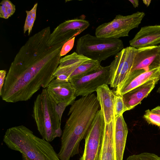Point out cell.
<instances>
[{"instance_id":"6da1fadb","label":"cell","mask_w":160,"mask_h":160,"mask_svg":"<svg viewBox=\"0 0 160 160\" xmlns=\"http://www.w3.org/2000/svg\"><path fill=\"white\" fill-rule=\"evenodd\" d=\"M49 27L29 38L11 63L0 96L8 103L28 101L55 78L64 42L49 45Z\"/></svg>"},{"instance_id":"7a4b0ae2","label":"cell","mask_w":160,"mask_h":160,"mask_svg":"<svg viewBox=\"0 0 160 160\" xmlns=\"http://www.w3.org/2000/svg\"><path fill=\"white\" fill-rule=\"evenodd\" d=\"M99 106L94 93L82 97L71 104L58 153L60 160H70L79 153L80 142L85 139Z\"/></svg>"},{"instance_id":"3957f363","label":"cell","mask_w":160,"mask_h":160,"mask_svg":"<svg viewBox=\"0 0 160 160\" xmlns=\"http://www.w3.org/2000/svg\"><path fill=\"white\" fill-rule=\"evenodd\" d=\"M3 140L9 148L19 152L23 160H60L50 142L24 125L7 129Z\"/></svg>"},{"instance_id":"277c9868","label":"cell","mask_w":160,"mask_h":160,"mask_svg":"<svg viewBox=\"0 0 160 160\" xmlns=\"http://www.w3.org/2000/svg\"><path fill=\"white\" fill-rule=\"evenodd\" d=\"M57 105L46 88L43 89L34 102L32 116L42 138L49 142L61 137L62 133Z\"/></svg>"},{"instance_id":"5b68a950","label":"cell","mask_w":160,"mask_h":160,"mask_svg":"<svg viewBox=\"0 0 160 160\" xmlns=\"http://www.w3.org/2000/svg\"><path fill=\"white\" fill-rule=\"evenodd\" d=\"M123 48V42L119 39L100 38L88 33L78 40L75 52L101 62L116 55Z\"/></svg>"},{"instance_id":"8992f818","label":"cell","mask_w":160,"mask_h":160,"mask_svg":"<svg viewBox=\"0 0 160 160\" xmlns=\"http://www.w3.org/2000/svg\"><path fill=\"white\" fill-rule=\"evenodd\" d=\"M143 12H137L132 14L117 15L112 21L103 23L96 29L97 37L119 39L127 37L132 29L138 27L145 16Z\"/></svg>"},{"instance_id":"52a82bcc","label":"cell","mask_w":160,"mask_h":160,"mask_svg":"<svg viewBox=\"0 0 160 160\" xmlns=\"http://www.w3.org/2000/svg\"><path fill=\"white\" fill-rule=\"evenodd\" d=\"M137 49L129 46L124 48L115 55L110 66L108 84L114 92L119 88L128 77L132 68Z\"/></svg>"},{"instance_id":"ba28073f","label":"cell","mask_w":160,"mask_h":160,"mask_svg":"<svg viewBox=\"0 0 160 160\" xmlns=\"http://www.w3.org/2000/svg\"><path fill=\"white\" fill-rule=\"evenodd\" d=\"M105 122L100 110L97 112L85 138L84 152L80 160H101Z\"/></svg>"},{"instance_id":"9c48e42d","label":"cell","mask_w":160,"mask_h":160,"mask_svg":"<svg viewBox=\"0 0 160 160\" xmlns=\"http://www.w3.org/2000/svg\"><path fill=\"white\" fill-rule=\"evenodd\" d=\"M110 76V66L100 67L97 70L79 78L69 81L75 90V96H85L96 91L100 87L108 84Z\"/></svg>"},{"instance_id":"30bf717a","label":"cell","mask_w":160,"mask_h":160,"mask_svg":"<svg viewBox=\"0 0 160 160\" xmlns=\"http://www.w3.org/2000/svg\"><path fill=\"white\" fill-rule=\"evenodd\" d=\"M160 67V45L137 49L129 76Z\"/></svg>"},{"instance_id":"8fae6325","label":"cell","mask_w":160,"mask_h":160,"mask_svg":"<svg viewBox=\"0 0 160 160\" xmlns=\"http://www.w3.org/2000/svg\"><path fill=\"white\" fill-rule=\"evenodd\" d=\"M89 25L88 21L81 18L65 21L58 26L51 33L48 44L54 45L67 42L81 33Z\"/></svg>"},{"instance_id":"7c38bea8","label":"cell","mask_w":160,"mask_h":160,"mask_svg":"<svg viewBox=\"0 0 160 160\" xmlns=\"http://www.w3.org/2000/svg\"><path fill=\"white\" fill-rule=\"evenodd\" d=\"M129 43L137 49L157 45L160 43V25L142 27Z\"/></svg>"},{"instance_id":"4fadbf2b","label":"cell","mask_w":160,"mask_h":160,"mask_svg":"<svg viewBox=\"0 0 160 160\" xmlns=\"http://www.w3.org/2000/svg\"><path fill=\"white\" fill-rule=\"evenodd\" d=\"M46 88L57 104L66 102L71 105L76 97L74 88L69 81H59L55 78L50 82Z\"/></svg>"},{"instance_id":"5bb4252c","label":"cell","mask_w":160,"mask_h":160,"mask_svg":"<svg viewBox=\"0 0 160 160\" xmlns=\"http://www.w3.org/2000/svg\"><path fill=\"white\" fill-rule=\"evenodd\" d=\"M97 100L101 107L106 124L110 122L115 118V104L116 95L108 84L99 87L96 91Z\"/></svg>"},{"instance_id":"9a60e30c","label":"cell","mask_w":160,"mask_h":160,"mask_svg":"<svg viewBox=\"0 0 160 160\" xmlns=\"http://www.w3.org/2000/svg\"><path fill=\"white\" fill-rule=\"evenodd\" d=\"M160 79L156 78L150 80L122 95L127 111L134 108L147 97Z\"/></svg>"},{"instance_id":"2e32d148","label":"cell","mask_w":160,"mask_h":160,"mask_svg":"<svg viewBox=\"0 0 160 160\" xmlns=\"http://www.w3.org/2000/svg\"><path fill=\"white\" fill-rule=\"evenodd\" d=\"M160 79V67L145 71L135 76H129L122 86L114 92L117 96H122L147 82Z\"/></svg>"},{"instance_id":"e0dca14e","label":"cell","mask_w":160,"mask_h":160,"mask_svg":"<svg viewBox=\"0 0 160 160\" xmlns=\"http://www.w3.org/2000/svg\"><path fill=\"white\" fill-rule=\"evenodd\" d=\"M128 130L122 115L115 117L114 140L116 160H123Z\"/></svg>"},{"instance_id":"ac0fdd59","label":"cell","mask_w":160,"mask_h":160,"mask_svg":"<svg viewBox=\"0 0 160 160\" xmlns=\"http://www.w3.org/2000/svg\"><path fill=\"white\" fill-rule=\"evenodd\" d=\"M115 117L108 124L105 123L101 160H116L114 140Z\"/></svg>"},{"instance_id":"d6986e66","label":"cell","mask_w":160,"mask_h":160,"mask_svg":"<svg viewBox=\"0 0 160 160\" xmlns=\"http://www.w3.org/2000/svg\"><path fill=\"white\" fill-rule=\"evenodd\" d=\"M90 59L82 55L78 54L76 52L61 58L59 64L54 76L63 74L69 78L75 69L82 63Z\"/></svg>"},{"instance_id":"ffe728a7","label":"cell","mask_w":160,"mask_h":160,"mask_svg":"<svg viewBox=\"0 0 160 160\" xmlns=\"http://www.w3.org/2000/svg\"><path fill=\"white\" fill-rule=\"evenodd\" d=\"M101 62L89 59L80 64L71 74L69 78V81L88 75L98 69L101 66Z\"/></svg>"},{"instance_id":"44dd1931","label":"cell","mask_w":160,"mask_h":160,"mask_svg":"<svg viewBox=\"0 0 160 160\" xmlns=\"http://www.w3.org/2000/svg\"><path fill=\"white\" fill-rule=\"evenodd\" d=\"M15 11V6L9 0H3L0 4V17L7 19Z\"/></svg>"},{"instance_id":"7402d4cb","label":"cell","mask_w":160,"mask_h":160,"mask_svg":"<svg viewBox=\"0 0 160 160\" xmlns=\"http://www.w3.org/2000/svg\"><path fill=\"white\" fill-rule=\"evenodd\" d=\"M38 3H36L32 8L29 11H26L27 17L24 26V33H25L28 31L29 35L32 31V27L36 18V13Z\"/></svg>"},{"instance_id":"603a6c76","label":"cell","mask_w":160,"mask_h":160,"mask_svg":"<svg viewBox=\"0 0 160 160\" xmlns=\"http://www.w3.org/2000/svg\"><path fill=\"white\" fill-rule=\"evenodd\" d=\"M143 118L149 124L156 126L160 128V114L148 109L145 111Z\"/></svg>"},{"instance_id":"cb8c5ba5","label":"cell","mask_w":160,"mask_h":160,"mask_svg":"<svg viewBox=\"0 0 160 160\" xmlns=\"http://www.w3.org/2000/svg\"><path fill=\"white\" fill-rule=\"evenodd\" d=\"M127 160H160V157L154 153L144 152L130 156Z\"/></svg>"},{"instance_id":"d4e9b609","label":"cell","mask_w":160,"mask_h":160,"mask_svg":"<svg viewBox=\"0 0 160 160\" xmlns=\"http://www.w3.org/2000/svg\"><path fill=\"white\" fill-rule=\"evenodd\" d=\"M127 109L124 103L121 96H116L115 104V113L116 117L121 115Z\"/></svg>"},{"instance_id":"484cf974","label":"cell","mask_w":160,"mask_h":160,"mask_svg":"<svg viewBox=\"0 0 160 160\" xmlns=\"http://www.w3.org/2000/svg\"><path fill=\"white\" fill-rule=\"evenodd\" d=\"M75 37L71 39L63 45L61 51V57L66 54L72 49L74 44Z\"/></svg>"},{"instance_id":"4316f807","label":"cell","mask_w":160,"mask_h":160,"mask_svg":"<svg viewBox=\"0 0 160 160\" xmlns=\"http://www.w3.org/2000/svg\"><path fill=\"white\" fill-rule=\"evenodd\" d=\"M6 71L2 70L0 71V94L4 85L6 77Z\"/></svg>"},{"instance_id":"83f0119b","label":"cell","mask_w":160,"mask_h":160,"mask_svg":"<svg viewBox=\"0 0 160 160\" xmlns=\"http://www.w3.org/2000/svg\"><path fill=\"white\" fill-rule=\"evenodd\" d=\"M129 1L133 5L134 8L138 7L139 5V1L138 0H129Z\"/></svg>"},{"instance_id":"f1b7e54d","label":"cell","mask_w":160,"mask_h":160,"mask_svg":"<svg viewBox=\"0 0 160 160\" xmlns=\"http://www.w3.org/2000/svg\"><path fill=\"white\" fill-rule=\"evenodd\" d=\"M151 110L153 112L160 114V106H158Z\"/></svg>"},{"instance_id":"f546056e","label":"cell","mask_w":160,"mask_h":160,"mask_svg":"<svg viewBox=\"0 0 160 160\" xmlns=\"http://www.w3.org/2000/svg\"><path fill=\"white\" fill-rule=\"evenodd\" d=\"M144 4L147 6L148 7L151 3V0H144L142 1Z\"/></svg>"},{"instance_id":"4dcf8cb0","label":"cell","mask_w":160,"mask_h":160,"mask_svg":"<svg viewBox=\"0 0 160 160\" xmlns=\"http://www.w3.org/2000/svg\"><path fill=\"white\" fill-rule=\"evenodd\" d=\"M157 92L158 93H160V85L159 87L158 88L157 91Z\"/></svg>"}]
</instances>
